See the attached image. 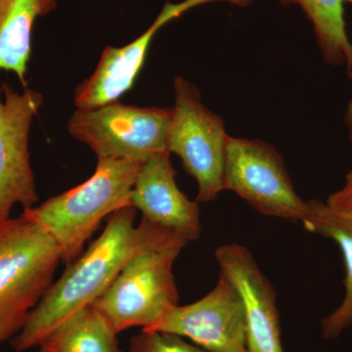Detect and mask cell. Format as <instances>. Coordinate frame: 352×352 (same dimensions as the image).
<instances>
[{
  "mask_svg": "<svg viewBox=\"0 0 352 352\" xmlns=\"http://www.w3.org/2000/svg\"><path fill=\"white\" fill-rule=\"evenodd\" d=\"M136 214V208L129 206L110 215L101 236L67 265L32 310L24 327L11 339L13 349L25 351L41 346L69 317L94 305L138 252L183 238L144 219L135 226Z\"/></svg>",
  "mask_w": 352,
  "mask_h": 352,
  "instance_id": "1",
  "label": "cell"
},
{
  "mask_svg": "<svg viewBox=\"0 0 352 352\" xmlns=\"http://www.w3.org/2000/svg\"><path fill=\"white\" fill-rule=\"evenodd\" d=\"M143 164L122 159L99 157L96 170L87 182L23 215L50 236L59 248L61 263L75 261L102 220L131 205L132 189Z\"/></svg>",
  "mask_w": 352,
  "mask_h": 352,
  "instance_id": "2",
  "label": "cell"
},
{
  "mask_svg": "<svg viewBox=\"0 0 352 352\" xmlns=\"http://www.w3.org/2000/svg\"><path fill=\"white\" fill-rule=\"evenodd\" d=\"M60 263L59 248L38 224L23 214L0 221V344L24 327Z\"/></svg>",
  "mask_w": 352,
  "mask_h": 352,
  "instance_id": "3",
  "label": "cell"
},
{
  "mask_svg": "<svg viewBox=\"0 0 352 352\" xmlns=\"http://www.w3.org/2000/svg\"><path fill=\"white\" fill-rule=\"evenodd\" d=\"M188 243L176 238L138 252L95 300L92 305L118 333L131 327L151 329L179 305L173 266Z\"/></svg>",
  "mask_w": 352,
  "mask_h": 352,
  "instance_id": "4",
  "label": "cell"
},
{
  "mask_svg": "<svg viewBox=\"0 0 352 352\" xmlns=\"http://www.w3.org/2000/svg\"><path fill=\"white\" fill-rule=\"evenodd\" d=\"M175 106L168 152L182 159L183 168L198 183V201L215 200L224 188L227 134L223 120L206 107L200 91L182 76L173 82Z\"/></svg>",
  "mask_w": 352,
  "mask_h": 352,
  "instance_id": "5",
  "label": "cell"
},
{
  "mask_svg": "<svg viewBox=\"0 0 352 352\" xmlns=\"http://www.w3.org/2000/svg\"><path fill=\"white\" fill-rule=\"evenodd\" d=\"M173 108L138 107L120 101L92 110H78L68 122L69 134L97 157L144 164L168 152Z\"/></svg>",
  "mask_w": 352,
  "mask_h": 352,
  "instance_id": "6",
  "label": "cell"
},
{
  "mask_svg": "<svg viewBox=\"0 0 352 352\" xmlns=\"http://www.w3.org/2000/svg\"><path fill=\"white\" fill-rule=\"evenodd\" d=\"M224 188L264 215L302 222L307 217L308 203L296 194L283 159L258 139L230 136Z\"/></svg>",
  "mask_w": 352,
  "mask_h": 352,
  "instance_id": "7",
  "label": "cell"
},
{
  "mask_svg": "<svg viewBox=\"0 0 352 352\" xmlns=\"http://www.w3.org/2000/svg\"><path fill=\"white\" fill-rule=\"evenodd\" d=\"M43 104L38 91L24 88L20 92L0 83V221L10 219L16 204L30 208L38 201L29 138L32 120Z\"/></svg>",
  "mask_w": 352,
  "mask_h": 352,
  "instance_id": "8",
  "label": "cell"
},
{
  "mask_svg": "<svg viewBox=\"0 0 352 352\" xmlns=\"http://www.w3.org/2000/svg\"><path fill=\"white\" fill-rule=\"evenodd\" d=\"M148 331L188 338L210 352H249L244 305L233 285L220 273L217 286L207 296L173 308Z\"/></svg>",
  "mask_w": 352,
  "mask_h": 352,
  "instance_id": "9",
  "label": "cell"
},
{
  "mask_svg": "<svg viewBox=\"0 0 352 352\" xmlns=\"http://www.w3.org/2000/svg\"><path fill=\"white\" fill-rule=\"evenodd\" d=\"M219 273L233 285L244 305L249 352H284L276 293L249 250L236 243L215 251Z\"/></svg>",
  "mask_w": 352,
  "mask_h": 352,
  "instance_id": "10",
  "label": "cell"
},
{
  "mask_svg": "<svg viewBox=\"0 0 352 352\" xmlns=\"http://www.w3.org/2000/svg\"><path fill=\"white\" fill-rule=\"evenodd\" d=\"M185 12L182 2H166L156 20L135 41L122 47L106 46L94 73L76 88V109L92 110L119 101L133 87L153 38L164 25Z\"/></svg>",
  "mask_w": 352,
  "mask_h": 352,
  "instance_id": "11",
  "label": "cell"
},
{
  "mask_svg": "<svg viewBox=\"0 0 352 352\" xmlns=\"http://www.w3.org/2000/svg\"><path fill=\"white\" fill-rule=\"evenodd\" d=\"M175 175L170 152L150 157L136 176L131 205L142 219L192 242L201 235L200 210L178 188Z\"/></svg>",
  "mask_w": 352,
  "mask_h": 352,
  "instance_id": "12",
  "label": "cell"
},
{
  "mask_svg": "<svg viewBox=\"0 0 352 352\" xmlns=\"http://www.w3.org/2000/svg\"><path fill=\"white\" fill-rule=\"evenodd\" d=\"M57 7L58 0H0V71L12 72L24 88L34 24Z\"/></svg>",
  "mask_w": 352,
  "mask_h": 352,
  "instance_id": "13",
  "label": "cell"
},
{
  "mask_svg": "<svg viewBox=\"0 0 352 352\" xmlns=\"http://www.w3.org/2000/svg\"><path fill=\"white\" fill-rule=\"evenodd\" d=\"M308 212L302 220L309 232L332 239L339 245L346 266L344 300L337 309L321 322L322 337L333 340L352 326V217L340 214L327 204L307 201Z\"/></svg>",
  "mask_w": 352,
  "mask_h": 352,
  "instance_id": "14",
  "label": "cell"
},
{
  "mask_svg": "<svg viewBox=\"0 0 352 352\" xmlns=\"http://www.w3.org/2000/svg\"><path fill=\"white\" fill-rule=\"evenodd\" d=\"M39 347V352H124L117 331L94 305L69 317Z\"/></svg>",
  "mask_w": 352,
  "mask_h": 352,
  "instance_id": "15",
  "label": "cell"
},
{
  "mask_svg": "<svg viewBox=\"0 0 352 352\" xmlns=\"http://www.w3.org/2000/svg\"><path fill=\"white\" fill-rule=\"evenodd\" d=\"M284 6H298L311 23L322 56L333 66L352 65V43L346 32L344 2L352 0H279Z\"/></svg>",
  "mask_w": 352,
  "mask_h": 352,
  "instance_id": "16",
  "label": "cell"
},
{
  "mask_svg": "<svg viewBox=\"0 0 352 352\" xmlns=\"http://www.w3.org/2000/svg\"><path fill=\"white\" fill-rule=\"evenodd\" d=\"M127 352H210L189 344L182 336L159 331L142 330L131 338Z\"/></svg>",
  "mask_w": 352,
  "mask_h": 352,
  "instance_id": "17",
  "label": "cell"
},
{
  "mask_svg": "<svg viewBox=\"0 0 352 352\" xmlns=\"http://www.w3.org/2000/svg\"><path fill=\"white\" fill-rule=\"evenodd\" d=\"M326 204L336 212L352 217V170L347 173L342 188L329 196Z\"/></svg>",
  "mask_w": 352,
  "mask_h": 352,
  "instance_id": "18",
  "label": "cell"
},
{
  "mask_svg": "<svg viewBox=\"0 0 352 352\" xmlns=\"http://www.w3.org/2000/svg\"><path fill=\"white\" fill-rule=\"evenodd\" d=\"M256 1L258 0H183L182 3L186 11H189L190 9L204 6V4L212 3V2H226L231 6L245 8V7L252 6Z\"/></svg>",
  "mask_w": 352,
  "mask_h": 352,
  "instance_id": "19",
  "label": "cell"
},
{
  "mask_svg": "<svg viewBox=\"0 0 352 352\" xmlns=\"http://www.w3.org/2000/svg\"><path fill=\"white\" fill-rule=\"evenodd\" d=\"M347 72H349V76H351L352 80V65L351 68L347 69ZM344 122H346V126L349 127V138H351L352 146V94L351 100H349V104H347L346 115H344Z\"/></svg>",
  "mask_w": 352,
  "mask_h": 352,
  "instance_id": "20",
  "label": "cell"
}]
</instances>
